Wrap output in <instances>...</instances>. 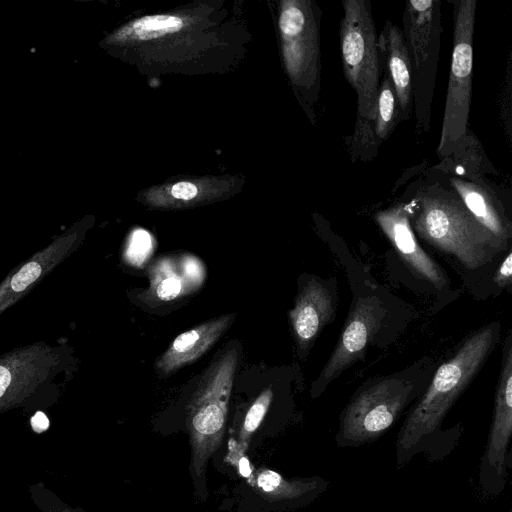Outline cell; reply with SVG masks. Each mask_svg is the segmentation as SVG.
<instances>
[{
    "mask_svg": "<svg viewBox=\"0 0 512 512\" xmlns=\"http://www.w3.org/2000/svg\"><path fill=\"white\" fill-rule=\"evenodd\" d=\"M498 334V323L481 328L438 368L399 430L395 445L397 467L405 466L418 454H424L430 461L442 459L455 447L458 433L442 431L440 426L489 356Z\"/></svg>",
    "mask_w": 512,
    "mask_h": 512,
    "instance_id": "6da1fadb",
    "label": "cell"
},
{
    "mask_svg": "<svg viewBox=\"0 0 512 512\" xmlns=\"http://www.w3.org/2000/svg\"><path fill=\"white\" fill-rule=\"evenodd\" d=\"M406 206L410 225L417 234L435 248L453 255L466 268H479L502 250L453 190L438 184L426 185Z\"/></svg>",
    "mask_w": 512,
    "mask_h": 512,
    "instance_id": "7a4b0ae2",
    "label": "cell"
},
{
    "mask_svg": "<svg viewBox=\"0 0 512 512\" xmlns=\"http://www.w3.org/2000/svg\"><path fill=\"white\" fill-rule=\"evenodd\" d=\"M72 348L37 342L0 355V413L53 404L72 376Z\"/></svg>",
    "mask_w": 512,
    "mask_h": 512,
    "instance_id": "3957f363",
    "label": "cell"
},
{
    "mask_svg": "<svg viewBox=\"0 0 512 512\" xmlns=\"http://www.w3.org/2000/svg\"><path fill=\"white\" fill-rule=\"evenodd\" d=\"M340 50L346 80L357 94L354 140L376 145L373 122L380 84L378 36L368 0H344Z\"/></svg>",
    "mask_w": 512,
    "mask_h": 512,
    "instance_id": "277c9868",
    "label": "cell"
},
{
    "mask_svg": "<svg viewBox=\"0 0 512 512\" xmlns=\"http://www.w3.org/2000/svg\"><path fill=\"white\" fill-rule=\"evenodd\" d=\"M237 364V348L226 350L207 368L187 406L191 467L197 485L202 486L207 461L223 439Z\"/></svg>",
    "mask_w": 512,
    "mask_h": 512,
    "instance_id": "5b68a950",
    "label": "cell"
},
{
    "mask_svg": "<svg viewBox=\"0 0 512 512\" xmlns=\"http://www.w3.org/2000/svg\"><path fill=\"white\" fill-rule=\"evenodd\" d=\"M412 78V105L416 128H430L432 102L440 54L441 2L439 0L406 1L402 16Z\"/></svg>",
    "mask_w": 512,
    "mask_h": 512,
    "instance_id": "8992f818",
    "label": "cell"
},
{
    "mask_svg": "<svg viewBox=\"0 0 512 512\" xmlns=\"http://www.w3.org/2000/svg\"><path fill=\"white\" fill-rule=\"evenodd\" d=\"M453 51L437 154L445 158L468 135L471 107L476 0L453 1Z\"/></svg>",
    "mask_w": 512,
    "mask_h": 512,
    "instance_id": "52a82bcc",
    "label": "cell"
},
{
    "mask_svg": "<svg viewBox=\"0 0 512 512\" xmlns=\"http://www.w3.org/2000/svg\"><path fill=\"white\" fill-rule=\"evenodd\" d=\"M407 382L384 378L358 392L340 415L335 443L358 448L378 440L396 422L412 399Z\"/></svg>",
    "mask_w": 512,
    "mask_h": 512,
    "instance_id": "ba28073f",
    "label": "cell"
},
{
    "mask_svg": "<svg viewBox=\"0 0 512 512\" xmlns=\"http://www.w3.org/2000/svg\"><path fill=\"white\" fill-rule=\"evenodd\" d=\"M500 376L487 444L479 466V488L486 497L499 496L512 467V334L503 347Z\"/></svg>",
    "mask_w": 512,
    "mask_h": 512,
    "instance_id": "9c48e42d",
    "label": "cell"
},
{
    "mask_svg": "<svg viewBox=\"0 0 512 512\" xmlns=\"http://www.w3.org/2000/svg\"><path fill=\"white\" fill-rule=\"evenodd\" d=\"M383 315L384 309L377 298L366 297L357 301L335 350L314 383L315 396L362 356Z\"/></svg>",
    "mask_w": 512,
    "mask_h": 512,
    "instance_id": "30bf717a",
    "label": "cell"
},
{
    "mask_svg": "<svg viewBox=\"0 0 512 512\" xmlns=\"http://www.w3.org/2000/svg\"><path fill=\"white\" fill-rule=\"evenodd\" d=\"M83 235L79 225L75 224L13 269L0 283V315L70 256L80 245Z\"/></svg>",
    "mask_w": 512,
    "mask_h": 512,
    "instance_id": "8fae6325",
    "label": "cell"
},
{
    "mask_svg": "<svg viewBox=\"0 0 512 512\" xmlns=\"http://www.w3.org/2000/svg\"><path fill=\"white\" fill-rule=\"evenodd\" d=\"M375 221L402 260L416 275L437 289L447 284L441 267L417 243L405 203L379 211L375 215Z\"/></svg>",
    "mask_w": 512,
    "mask_h": 512,
    "instance_id": "7c38bea8",
    "label": "cell"
},
{
    "mask_svg": "<svg viewBox=\"0 0 512 512\" xmlns=\"http://www.w3.org/2000/svg\"><path fill=\"white\" fill-rule=\"evenodd\" d=\"M317 18L308 3L303 22L291 33L283 35L288 71L297 83L312 91L314 99L318 96L321 73Z\"/></svg>",
    "mask_w": 512,
    "mask_h": 512,
    "instance_id": "4fadbf2b",
    "label": "cell"
},
{
    "mask_svg": "<svg viewBox=\"0 0 512 512\" xmlns=\"http://www.w3.org/2000/svg\"><path fill=\"white\" fill-rule=\"evenodd\" d=\"M235 317V314L220 315L178 335L155 362L157 374L165 378L194 363L219 340Z\"/></svg>",
    "mask_w": 512,
    "mask_h": 512,
    "instance_id": "5bb4252c",
    "label": "cell"
},
{
    "mask_svg": "<svg viewBox=\"0 0 512 512\" xmlns=\"http://www.w3.org/2000/svg\"><path fill=\"white\" fill-rule=\"evenodd\" d=\"M449 185L476 221L494 237L502 250L506 249L511 238V223L496 193L480 182L478 176H452Z\"/></svg>",
    "mask_w": 512,
    "mask_h": 512,
    "instance_id": "9a60e30c",
    "label": "cell"
},
{
    "mask_svg": "<svg viewBox=\"0 0 512 512\" xmlns=\"http://www.w3.org/2000/svg\"><path fill=\"white\" fill-rule=\"evenodd\" d=\"M380 67L388 73L396 94L399 120L412 112V78L410 58L402 29L387 20L377 40Z\"/></svg>",
    "mask_w": 512,
    "mask_h": 512,
    "instance_id": "2e32d148",
    "label": "cell"
},
{
    "mask_svg": "<svg viewBox=\"0 0 512 512\" xmlns=\"http://www.w3.org/2000/svg\"><path fill=\"white\" fill-rule=\"evenodd\" d=\"M334 311V298L324 284L311 279L302 287L289 313L300 350L309 348L322 327L332 319Z\"/></svg>",
    "mask_w": 512,
    "mask_h": 512,
    "instance_id": "e0dca14e",
    "label": "cell"
},
{
    "mask_svg": "<svg viewBox=\"0 0 512 512\" xmlns=\"http://www.w3.org/2000/svg\"><path fill=\"white\" fill-rule=\"evenodd\" d=\"M256 483L267 499L287 508L307 505L329 488V480L320 476L289 480L268 469L259 471Z\"/></svg>",
    "mask_w": 512,
    "mask_h": 512,
    "instance_id": "ac0fdd59",
    "label": "cell"
},
{
    "mask_svg": "<svg viewBox=\"0 0 512 512\" xmlns=\"http://www.w3.org/2000/svg\"><path fill=\"white\" fill-rule=\"evenodd\" d=\"M382 80H380L377 100L375 105V116L373 122L374 138L377 145L385 141L393 131L396 122L399 120V112L394 87L390 77L384 68Z\"/></svg>",
    "mask_w": 512,
    "mask_h": 512,
    "instance_id": "d6986e66",
    "label": "cell"
},
{
    "mask_svg": "<svg viewBox=\"0 0 512 512\" xmlns=\"http://www.w3.org/2000/svg\"><path fill=\"white\" fill-rule=\"evenodd\" d=\"M150 295L153 299L164 302L175 300L186 290V275L175 268L172 258H161L150 267Z\"/></svg>",
    "mask_w": 512,
    "mask_h": 512,
    "instance_id": "ffe728a7",
    "label": "cell"
},
{
    "mask_svg": "<svg viewBox=\"0 0 512 512\" xmlns=\"http://www.w3.org/2000/svg\"><path fill=\"white\" fill-rule=\"evenodd\" d=\"M273 399L272 388H266L255 399L247 411L241 429L239 431L238 441H230V452L228 458L232 462H238L243 457L252 434L258 429L264 419Z\"/></svg>",
    "mask_w": 512,
    "mask_h": 512,
    "instance_id": "44dd1931",
    "label": "cell"
},
{
    "mask_svg": "<svg viewBox=\"0 0 512 512\" xmlns=\"http://www.w3.org/2000/svg\"><path fill=\"white\" fill-rule=\"evenodd\" d=\"M183 22L179 17L170 15L145 16L133 23L136 35L141 39H152L180 30Z\"/></svg>",
    "mask_w": 512,
    "mask_h": 512,
    "instance_id": "7402d4cb",
    "label": "cell"
},
{
    "mask_svg": "<svg viewBox=\"0 0 512 512\" xmlns=\"http://www.w3.org/2000/svg\"><path fill=\"white\" fill-rule=\"evenodd\" d=\"M29 495L40 512H85L81 508L68 505L43 483L31 485Z\"/></svg>",
    "mask_w": 512,
    "mask_h": 512,
    "instance_id": "603a6c76",
    "label": "cell"
},
{
    "mask_svg": "<svg viewBox=\"0 0 512 512\" xmlns=\"http://www.w3.org/2000/svg\"><path fill=\"white\" fill-rule=\"evenodd\" d=\"M151 247L150 235L145 230H136L132 234L126 250L127 260L134 265L141 264L151 253Z\"/></svg>",
    "mask_w": 512,
    "mask_h": 512,
    "instance_id": "cb8c5ba5",
    "label": "cell"
},
{
    "mask_svg": "<svg viewBox=\"0 0 512 512\" xmlns=\"http://www.w3.org/2000/svg\"><path fill=\"white\" fill-rule=\"evenodd\" d=\"M494 280L500 287H509L512 283V253L509 252L498 267Z\"/></svg>",
    "mask_w": 512,
    "mask_h": 512,
    "instance_id": "d4e9b609",
    "label": "cell"
},
{
    "mask_svg": "<svg viewBox=\"0 0 512 512\" xmlns=\"http://www.w3.org/2000/svg\"><path fill=\"white\" fill-rule=\"evenodd\" d=\"M197 193V187L190 182H178L171 188V195L178 200H191Z\"/></svg>",
    "mask_w": 512,
    "mask_h": 512,
    "instance_id": "484cf974",
    "label": "cell"
},
{
    "mask_svg": "<svg viewBox=\"0 0 512 512\" xmlns=\"http://www.w3.org/2000/svg\"><path fill=\"white\" fill-rule=\"evenodd\" d=\"M31 422L35 428H46L48 425L47 418L41 411L35 414Z\"/></svg>",
    "mask_w": 512,
    "mask_h": 512,
    "instance_id": "4316f807",
    "label": "cell"
},
{
    "mask_svg": "<svg viewBox=\"0 0 512 512\" xmlns=\"http://www.w3.org/2000/svg\"><path fill=\"white\" fill-rule=\"evenodd\" d=\"M237 464L241 475L249 478L251 475V468L248 460L243 456L238 460Z\"/></svg>",
    "mask_w": 512,
    "mask_h": 512,
    "instance_id": "83f0119b",
    "label": "cell"
}]
</instances>
